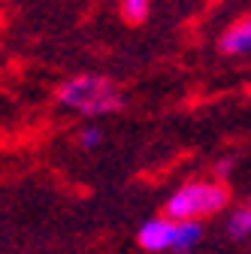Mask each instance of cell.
Listing matches in <instances>:
<instances>
[{
  "label": "cell",
  "instance_id": "52a82bcc",
  "mask_svg": "<svg viewBox=\"0 0 251 254\" xmlns=\"http://www.w3.org/2000/svg\"><path fill=\"white\" fill-rule=\"evenodd\" d=\"M118 9H121V18L127 24H142L151 12V0H121Z\"/></svg>",
  "mask_w": 251,
  "mask_h": 254
},
{
  "label": "cell",
  "instance_id": "277c9868",
  "mask_svg": "<svg viewBox=\"0 0 251 254\" xmlns=\"http://www.w3.org/2000/svg\"><path fill=\"white\" fill-rule=\"evenodd\" d=\"M221 52L224 55H248L251 52V18H242L230 24L221 34Z\"/></svg>",
  "mask_w": 251,
  "mask_h": 254
},
{
  "label": "cell",
  "instance_id": "5b68a950",
  "mask_svg": "<svg viewBox=\"0 0 251 254\" xmlns=\"http://www.w3.org/2000/svg\"><path fill=\"white\" fill-rule=\"evenodd\" d=\"M203 239V221L197 218H182L176 221V233H173V248L170 251H179V254H188L194 251Z\"/></svg>",
  "mask_w": 251,
  "mask_h": 254
},
{
  "label": "cell",
  "instance_id": "7a4b0ae2",
  "mask_svg": "<svg viewBox=\"0 0 251 254\" xmlns=\"http://www.w3.org/2000/svg\"><path fill=\"white\" fill-rule=\"evenodd\" d=\"M227 200H230V194H227V188L221 182L197 179V182L182 185L176 194L167 200L164 212L173 221H182V218H197V221H203V218H209L215 212H221L227 206Z\"/></svg>",
  "mask_w": 251,
  "mask_h": 254
},
{
  "label": "cell",
  "instance_id": "3957f363",
  "mask_svg": "<svg viewBox=\"0 0 251 254\" xmlns=\"http://www.w3.org/2000/svg\"><path fill=\"white\" fill-rule=\"evenodd\" d=\"M173 233H176V221L173 218H151L139 227L136 242L145 251H170L173 248Z\"/></svg>",
  "mask_w": 251,
  "mask_h": 254
},
{
  "label": "cell",
  "instance_id": "9c48e42d",
  "mask_svg": "<svg viewBox=\"0 0 251 254\" xmlns=\"http://www.w3.org/2000/svg\"><path fill=\"white\" fill-rule=\"evenodd\" d=\"M248 94H251V88H248Z\"/></svg>",
  "mask_w": 251,
  "mask_h": 254
},
{
  "label": "cell",
  "instance_id": "8992f818",
  "mask_svg": "<svg viewBox=\"0 0 251 254\" xmlns=\"http://www.w3.org/2000/svg\"><path fill=\"white\" fill-rule=\"evenodd\" d=\"M227 236L230 239H248L251 236V206L233 209L227 218Z\"/></svg>",
  "mask_w": 251,
  "mask_h": 254
},
{
  "label": "cell",
  "instance_id": "ba28073f",
  "mask_svg": "<svg viewBox=\"0 0 251 254\" xmlns=\"http://www.w3.org/2000/svg\"><path fill=\"white\" fill-rule=\"evenodd\" d=\"M76 142H79V148L91 151V148H97V145L103 142V130H100L97 124H88V127H82V130H79Z\"/></svg>",
  "mask_w": 251,
  "mask_h": 254
},
{
  "label": "cell",
  "instance_id": "6da1fadb",
  "mask_svg": "<svg viewBox=\"0 0 251 254\" xmlns=\"http://www.w3.org/2000/svg\"><path fill=\"white\" fill-rule=\"evenodd\" d=\"M55 100L58 106H64L76 115H85V118H103V115L121 112L124 103H127L118 82L100 73H82V76L61 82L55 91Z\"/></svg>",
  "mask_w": 251,
  "mask_h": 254
}]
</instances>
